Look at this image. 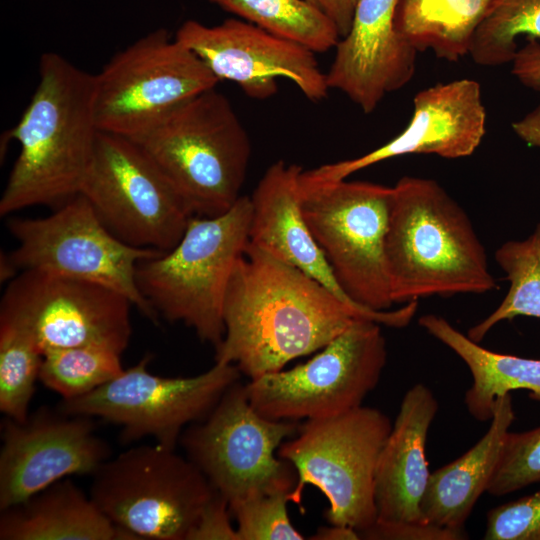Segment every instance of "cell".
Listing matches in <instances>:
<instances>
[{
    "label": "cell",
    "mask_w": 540,
    "mask_h": 540,
    "mask_svg": "<svg viewBox=\"0 0 540 540\" xmlns=\"http://www.w3.org/2000/svg\"><path fill=\"white\" fill-rule=\"evenodd\" d=\"M302 171L301 166L282 160L266 170L250 196L249 241L301 270L345 303L370 311L344 292L303 217L299 192Z\"/></svg>",
    "instance_id": "cell-20"
},
{
    "label": "cell",
    "mask_w": 540,
    "mask_h": 540,
    "mask_svg": "<svg viewBox=\"0 0 540 540\" xmlns=\"http://www.w3.org/2000/svg\"><path fill=\"white\" fill-rule=\"evenodd\" d=\"M512 63V74L524 86L540 91V41L527 40L517 50Z\"/></svg>",
    "instance_id": "cell-36"
},
{
    "label": "cell",
    "mask_w": 540,
    "mask_h": 540,
    "mask_svg": "<svg viewBox=\"0 0 540 540\" xmlns=\"http://www.w3.org/2000/svg\"><path fill=\"white\" fill-rule=\"evenodd\" d=\"M80 194L118 239L163 253L177 245L193 216L173 184L136 142L102 131Z\"/></svg>",
    "instance_id": "cell-13"
},
{
    "label": "cell",
    "mask_w": 540,
    "mask_h": 540,
    "mask_svg": "<svg viewBox=\"0 0 540 540\" xmlns=\"http://www.w3.org/2000/svg\"><path fill=\"white\" fill-rule=\"evenodd\" d=\"M392 424L380 410L359 406L332 417L305 420L277 455L297 476L290 501L302 502L312 485L327 498L329 524L350 527L358 534L377 520L375 473Z\"/></svg>",
    "instance_id": "cell-6"
},
{
    "label": "cell",
    "mask_w": 540,
    "mask_h": 540,
    "mask_svg": "<svg viewBox=\"0 0 540 540\" xmlns=\"http://www.w3.org/2000/svg\"><path fill=\"white\" fill-rule=\"evenodd\" d=\"M120 355L93 345L47 349L43 352L39 380L62 400L78 398L124 371Z\"/></svg>",
    "instance_id": "cell-28"
},
{
    "label": "cell",
    "mask_w": 540,
    "mask_h": 540,
    "mask_svg": "<svg viewBox=\"0 0 540 540\" xmlns=\"http://www.w3.org/2000/svg\"><path fill=\"white\" fill-rule=\"evenodd\" d=\"M514 418L511 394L499 396L483 437L459 458L430 473L420 502L422 521L465 530L466 520L498 466Z\"/></svg>",
    "instance_id": "cell-22"
},
{
    "label": "cell",
    "mask_w": 540,
    "mask_h": 540,
    "mask_svg": "<svg viewBox=\"0 0 540 540\" xmlns=\"http://www.w3.org/2000/svg\"><path fill=\"white\" fill-rule=\"evenodd\" d=\"M496 0H398L394 27L417 53L431 50L454 62L469 54L473 36Z\"/></svg>",
    "instance_id": "cell-25"
},
{
    "label": "cell",
    "mask_w": 540,
    "mask_h": 540,
    "mask_svg": "<svg viewBox=\"0 0 540 540\" xmlns=\"http://www.w3.org/2000/svg\"><path fill=\"white\" fill-rule=\"evenodd\" d=\"M298 428L297 421L261 415L239 380L204 419L185 428L179 442L186 457L231 504L259 494L291 492L296 472L277 451Z\"/></svg>",
    "instance_id": "cell-9"
},
{
    "label": "cell",
    "mask_w": 540,
    "mask_h": 540,
    "mask_svg": "<svg viewBox=\"0 0 540 540\" xmlns=\"http://www.w3.org/2000/svg\"><path fill=\"white\" fill-rule=\"evenodd\" d=\"M485 540H540V490L488 511Z\"/></svg>",
    "instance_id": "cell-33"
},
{
    "label": "cell",
    "mask_w": 540,
    "mask_h": 540,
    "mask_svg": "<svg viewBox=\"0 0 540 540\" xmlns=\"http://www.w3.org/2000/svg\"><path fill=\"white\" fill-rule=\"evenodd\" d=\"M230 514L228 501L216 492L202 510L187 540H240Z\"/></svg>",
    "instance_id": "cell-35"
},
{
    "label": "cell",
    "mask_w": 540,
    "mask_h": 540,
    "mask_svg": "<svg viewBox=\"0 0 540 540\" xmlns=\"http://www.w3.org/2000/svg\"><path fill=\"white\" fill-rule=\"evenodd\" d=\"M123 294L101 284L25 270L9 281L0 322L27 333L41 353L51 348L93 345L122 354L132 325Z\"/></svg>",
    "instance_id": "cell-15"
},
{
    "label": "cell",
    "mask_w": 540,
    "mask_h": 540,
    "mask_svg": "<svg viewBox=\"0 0 540 540\" xmlns=\"http://www.w3.org/2000/svg\"><path fill=\"white\" fill-rule=\"evenodd\" d=\"M136 539L113 524L74 482L64 478L1 510L0 540Z\"/></svg>",
    "instance_id": "cell-23"
},
{
    "label": "cell",
    "mask_w": 540,
    "mask_h": 540,
    "mask_svg": "<svg viewBox=\"0 0 540 540\" xmlns=\"http://www.w3.org/2000/svg\"><path fill=\"white\" fill-rule=\"evenodd\" d=\"M250 222V197L241 196L224 214L192 216L173 249L141 260L137 285L156 314L182 322L216 348L225 334L227 286L249 242Z\"/></svg>",
    "instance_id": "cell-5"
},
{
    "label": "cell",
    "mask_w": 540,
    "mask_h": 540,
    "mask_svg": "<svg viewBox=\"0 0 540 540\" xmlns=\"http://www.w3.org/2000/svg\"><path fill=\"white\" fill-rule=\"evenodd\" d=\"M99 131L135 140L219 79L189 48L160 28L115 54L95 75Z\"/></svg>",
    "instance_id": "cell-12"
},
{
    "label": "cell",
    "mask_w": 540,
    "mask_h": 540,
    "mask_svg": "<svg viewBox=\"0 0 540 540\" xmlns=\"http://www.w3.org/2000/svg\"><path fill=\"white\" fill-rule=\"evenodd\" d=\"M540 483V426L506 436L487 492L500 497Z\"/></svg>",
    "instance_id": "cell-32"
},
{
    "label": "cell",
    "mask_w": 540,
    "mask_h": 540,
    "mask_svg": "<svg viewBox=\"0 0 540 540\" xmlns=\"http://www.w3.org/2000/svg\"><path fill=\"white\" fill-rule=\"evenodd\" d=\"M42 358L27 333L0 322V410L5 417L22 422L29 416Z\"/></svg>",
    "instance_id": "cell-30"
},
{
    "label": "cell",
    "mask_w": 540,
    "mask_h": 540,
    "mask_svg": "<svg viewBox=\"0 0 540 540\" xmlns=\"http://www.w3.org/2000/svg\"><path fill=\"white\" fill-rule=\"evenodd\" d=\"M150 360L146 355L94 391L62 400L58 410L118 425L124 443L150 436L175 449L185 428L204 419L241 376L234 364L215 362L195 376L163 377L148 370Z\"/></svg>",
    "instance_id": "cell-14"
},
{
    "label": "cell",
    "mask_w": 540,
    "mask_h": 540,
    "mask_svg": "<svg viewBox=\"0 0 540 540\" xmlns=\"http://www.w3.org/2000/svg\"><path fill=\"white\" fill-rule=\"evenodd\" d=\"M418 322L467 365L473 382L465 393L464 403L476 420H491L496 399L518 389L527 390L531 399L540 402L539 359L488 350L436 314L423 315Z\"/></svg>",
    "instance_id": "cell-24"
},
{
    "label": "cell",
    "mask_w": 540,
    "mask_h": 540,
    "mask_svg": "<svg viewBox=\"0 0 540 540\" xmlns=\"http://www.w3.org/2000/svg\"><path fill=\"white\" fill-rule=\"evenodd\" d=\"M398 0H359L349 33L335 47L326 73L330 89L344 93L364 113L413 77L417 52L395 31Z\"/></svg>",
    "instance_id": "cell-19"
},
{
    "label": "cell",
    "mask_w": 540,
    "mask_h": 540,
    "mask_svg": "<svg viewBox=\"0 0 540 540\" xmlns=\"http://www.w3.org/2000/svg\"><path fill=\"white\" fill-rule=\"evenodd\" d=\"M497 264L506 274L509 289L499 306L467 336L481 342L499 322L517 316L540 318V222L524 240H510L495 252Z\"/></svg>",
    "instance_id": "cell-27"
},
{
    "label": "cell",
    "mask_w": 540,
    "mask_h": 540,
    "mask_svg": "<svg viewBox=\"0 0 540 540\" xmlns=\"http://www.w3.org/2000/svg\"><path fill=\"white\" fill-rule=\"evenodd\" d=\"M511 127L526 144L540 148V105L513 122Z\"/></svg>",
    "instance_id": "cell-38"
},
{
    "label": "cell",
    "mask_w": 540,
    "mask_h": 540,
    "mask_svg": "<svg viewBox=\"0 0 540 540\" xmlns=\"http://www.w3.org/2000/svg\"><path fill=\"white\" fill-rule=\"evenodd\" d=\"M366 540H464L465 530H454L423 521H380L359 533Z\"/></svg>",
    "instance_id": "cell-34"
},
{
    "label": "cell",
    "mask_w": 540,
    "mask_h": 540,
    "mask_svg": "<svg viewBox=\"0 0 540 540\" xmlns=\"http://www.w3.org/2000/svg\"><path fill=\"white\" fill-rule=\"evenodd\" d=\"M313 540H358L359 534L356 530L341 526L330 524L329 526L320 527L316 533L310 537Z\"/></svg>",
    "instance_id": "cell-39"
},
{
    "label": "cell",
    "mask_w": 540,
    "mask_h": 540,
    "mask_svg": "<svg viewBox=\"0 0 540 540\" xmlns=\"http://www.w3.org/2000/svg\"><path fill=\"white\" fill-rule=\"evenodd\" d=\"M175 39L193 51L220 80L235 82L251 98L264 100L278 91L277 80L293 82L313 102L329 91L315 53L241 19L207 26L187 20Z\"/></svg>",
    "instance_id": "cell-16"
},
{
    "label": "cell",
    "mask_w": 540,
    "mask_h": 540,
    "mask_svg": "<svg viewBox=\"0 0 540 540\" xmlns=\"http://www.w3.org/2000/svg\"><path fill=\"white\" fill-rule=\"evenodd\" d=\"M381 324L357 318L305 363L251 379L252 406L273 420L332 417L362 405L387 361Z\"/></svg>",
    "instance_id": "cell-10"
},
{
    "label": "cell",
    "mask_w": 540,
    "mask_h": 540,
    "mask_svg": "<svg viewBox=\"0 0 540 540\" xmlns=\"http://www.w3.org/2000/svg\"><path fill=\"white\" fill-rule=\"evenodd\" d=\"M278 37L316 53L335 48L341 37L336 26L304 0H209Z\"/></svg>",
    "instance_id": "cell-26"
},
{
    "label": "cell",
    "mask_w": 540,
    "mask_h": 540,
    "mask_svg": "<svg viewBox=\"0 0 540 540\" xmlns=\"http://www.w3.org/2000/svg\"><path fill=\"white\" fill-rule=\"evenodd\" d=\"M7 228L17 242L7 255L18 272L38 270L101 284L126 296L150 320H157L138 288L136 267L163 252L118 239L82 194L46 217L11 218Z\"/></svg>",
    "instance_id": "cell-11"
},
{
    "label": "cell",
    "mask_w": 540,
    "mask_h": 540,
    "mask_svg": "<svg viewBox=\"0 0 540 540\" xmlns=\"http://www.w3.org/2000/svg\"><path fill=\"white\" fill-rule=\"evenodd\" d=\"M385 260L394 304L497 286L471 220L433 179L404 176L393 186Z\"/></svg>",
    "instance_id": "cell-3"
},
{
    "label": "cell",
    "mask_w": 540,
    "mask_h": 540,
    "mask_svg": "<svg viewBox=\"0 0 540 540\" xmlns=\"http://www.w3.org/2000/svg\"><path fill=\"white\" fill-rule=\"evenodd\" d=\"M303 217L344 292L375 311L394 304L385 260L393 187L341 180L300 183Z\"/></svg>",
    "instance_id": "cell-8"
},
{
    "label": "cell",
    "mask_w": 540,
    "mask_h": 540,
    "mask_svg": "<svg viewBox=\"0 0 540 540\" xmlns=\"http://www.w3.org/2000/svg\"><path fill=\"white\" fill-rule=\"evenodd\" d=\"M110 455L92 417L41 408L25 421L5 418L0 451V511L71 475H92Z\"/></svg>",
    "instance_id": "cell-17"
},
{
    "label": "cell",
    "mask_w": 540,
    "mask_h": 540,
    "mask_svg": "<svg viewBox=\"0 0 540 540\" xmlns=\"http://www.w3.org/2000/svg\"><path fill=\"white\" fill-rule=\"evenodd\" d=\"M92 477L91 499L136 539L187 540L216 493L187 457L159 444L108 458Z\"/></svg>",
    "instance_id": "cell-7"
},
{
    "label": "cell",
    "mask_w": 540,
    "mask_h": 540,
    "mask_svg": "<svg viewBox=\"0 0 540 540\" xmlns=\"http://www.w3.org/2000/svg\"><path fill=\"white\" fill-rule=\"evenodd\" d=\"M40 80L17 125L8 131L19 155L0 199V215L65 204L78 194L99 129L96 80L58 53H43Z\"/></svg>",
    "instance_id": "cell-2"
},
{
    "label": "cell",
    "mask_w": 540,
    "mask_h": 540,
    "mask_svg": "<svg viewBox=\"0 0 540 540\" xmlns=\"http://www.w3.org/2000/svg\"><path fill=\"white\" fill-rule=\"evenodd\" d=\"M0 270L1 281H11L18 272L7 254H1Z\"/></svg>",
    "instance_id": "cell-40"
},
{
    "label": "cell",
    "mask_w": 540,
    "mask_h": 540,
    "mask_svg": "<svg viewBox=\"0 0 540 540\" xmlns=\"http://www.w3.org/2000/svg\"><path fill=\"white\" fill-rule=\"evenodd\" d=\"M417 307L412 301L396 310L355 308L249 241L227 286L225 334L215 348V362L234 364L241 374L255 379L321 350L357 318L403 328Z\"/></svg>",
    "instance_id": "cell-1"
},
{
    "label": "cell",
    "mask_w": 540,
    "mask_h": 540,
    "mask_svg": "<svg viewBox=\"0 0 540 540\" xmlns=\"http://www.w3.org/2000/svg\"><path fill=\"white\" fill-rule=\"evenodd\" d=\"M132 141L161 169L193 216L224 214L242 196L251 144L230 101L215 88L182 103Z\"/></svg>",
    "instance_id": "cell-4"
},
{
    "label": "cell",
    "mask_w": 540,
    "mask_h": 540,
    "mask_svg": "<svg viewBox=\"0 0 540 540\" xmlns=\"http://www.w3.org/2000/svg\"><path fill=\"white\" fill-rule=\"evenodd\" d=\"M486 118L477 81L438 83L415 95L411 120L397 137L363 156L303 170L300 182L317 185L345 180L361 169L406 154L468 157L481 144Z\"/></svg>",
    "instance_id": "cell-18"
},
{
    "label": "cell",
    "mask_w": 540,
    "mask_h": 540,
    "mask_svg": "<svg viewBox=\"0 0 540 540\" xmlns=\"http://www.w3.org/2000/svg\"><path fill=\"white\" fill-rule=\"evenodd\" d=\"M289 491L248 497L229 504L240 540H303L287 509Z\"/></svg>",
    "instance_id": "cell-31"
},
{
    "label": "cell",
    "mask_w": 540,
    "mask_h": 540,
    "mask_svg": "<svg viewBox=\"0 0 540 540\" xmlns=\"http://www.w3.org/2000/svg\"><path fill=\"white\" fill-rule=\"evenodd\" d=\"M521 36L540 41V0H496L478 26L468 55L482 66L511 63Z\"/></svg>",
    "instance_id": "cell-29"
},
{
    "label": "cell",
    "mask_w": 540,
    "mask_h": 540,
    "mask_svg": "<svg viewBox=\"0 0 540 540\" xmlns=\"http://www.w3.org/2000/svg\"><path fill=\"white\" fill-rule=\"evenodd\" d=\"M325 15L337 28L341 38L352 26L359 0H304Z\"/></svg>",
    "instance_id": "cell-37"
},
{
    "label": "cell",
    "mask_w": 540,
    "mask_h": 540,
    "mask_svg": "<svg viewBox=\"0 0 540 540\" xmlns=\"http://www.w3.org/2000/svg\"><path fill=\"white\" fill-rule=\"evenodd\" d=\"M438 409L433 392L422 383L405 393L377 463V520L422 521L420 502L430 476L426 441Z\"/></svg>",
    "instance_id": "cell-21"
}]
</instances>
